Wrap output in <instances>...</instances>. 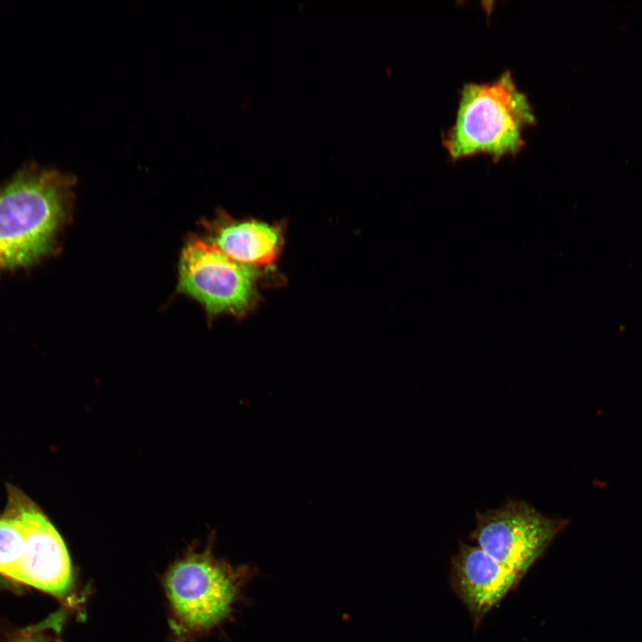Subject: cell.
<instances>
[{
	"mask_svg": "<svg viewBox=\"0 0 642 642\" xmlns=\"http://www.w3.org/2000/svg\"><path fill=\"white\" fill-rule=\"evenodd\" d=\"M248 573L208 551L191 553L173 564L165 574L164 588L177 638L192 640L225 620Z\"/></svg>",
	"mask_w": 642,
	"mask_h": 642,
	"instance_id": "3",
	"label": "cell"
},
{
	"mask_svg": "<svg viewBox=\"0 0 642 642\" xmlns=\"http://www.w3.org/2000/svg\"><path fill=\"white\" fill-rule=\"evenodd\" d=\"M76 183L72 174L36 161L0 182V274L35 266L56 250Z\"/></svg>",
	"mask_w": 642,
	"mask_h": 642,
	"instance_id": "1",
	"label": "cell"
},
{
	"mask_svg": "<svg viewBox=\"0 0 642 642\" xmlns=\"http://www.w3.org/2000/svg\"><path fill=\"white\" fill-rule=\"evenodd\" d=\"M537 124L527 95L509 70L489 83L465 84L456 119L442 144L453 161L486 154L494 162L517 155L525 144V128Z\"/></svg>",
	"mask_w": 642,
	"mask_h": 642,
	"instance_id": "2",
	"label": "cell"
},
{
	"mask_svg": "<svg viewBox=\"0 0 642 642\" xmlns=\"http://www.w3.org/2000/svg\"><path fill=\"white\" fill-rule=\"evenodd\" d=\"M15 642H42V641L37 640V639H35V638H22V639L17 640V641H15Z\"/></svg>",
	"mask_w": 642,
	"mask_h": 642,
	"instance_id": "10",
	"label": "cell"
},
{
	"mask_svg": "<svg viewBox=\"0 0 642 642\" xmlns=\"http://www.w3.org/2000/svg\"><path fill=\"white\" fill-rule=\"evenodd\" d=\"M24 541L22 524L8 505L7 512L0 517V574L17 580Z\"/></svg>",
	"mask_w": 642,
	"mask_h": 642,
	"instance_id": "9",
	"label": "cell"
},
{
	"mask_svg": "<svg viewBox=\"0 0 642 642\" xmlns=\"http://www.w3.org/2000/svg\"><path fill=\"white\" fill-rule=\"evenodd\" d=\"M9 505L23 527L24 541L17 582L62 598L72 589L73 576L67 547L61 535L29 500L12 492Z\"/></svg>",
	"mask_w": 642,
	"mask_h": 642,
	"instance_id": "6",
	"label": "cell"
},
{
	"mask_svg": "<svg viewBox=\"0 0 642 642\" xmlns=\"http://www.w3.org/2000/svg\"><path fill=\"white\" fill-rule=\"evenodd\" d=\"M566 524L525 500H507L498 508L477 512L469 539L522 580Z\"/></svg>",
	"mask_w": 642,
	"mask_h": 642,
	"instance_id": "4",
	"label": "cell"
},
{
	"mask_svg": "<svg viewBox=\"0 0 642 642\" xmlns=\"http://www.w3.org/2000/svg\"><path fill=\"white\" fill-rule=\"evenodd\" d=\"M259 272L235 261L205 240L192 238L179 260L178 291L198 300L209 316L243 315L255 303Z\"/></svg>",
	"mask_w": 642,
	"mask_h": 642,
	"instance_id": "5",
	"label": "cell"
},
{
	"mask_svg": "<svg viewBox=\"0 0 642 642\" xmlns=\"http://www.w3.org/2000/svg\"><path fill=\"white\" fill-rule=\"evenodd\" d=\"M520 581L476 545L460 543L451 557L450 588L470 613L474 629Z\"/></svg>",
	"mask_w": 642,
	"mask_h": 642,
	"instance_id": "7",
	"label": "cell"
},
{
	"mask_svg": "<svg viewBox=\"0 0 642 642\" xmlns=\"http://www.w3.org/2000/svg\"><path fill=\"white\" fill-rule=\"evenodd\" d=\"M205 241L228 258L256 267L275 261L282 234L278 226L264 222L220 216L209 226Z\"/></svg>",
	"mask_w": 642,
	"mask_h": 642,
	"instance_id": "8",
	"label": "cell"
}]
</instances>
